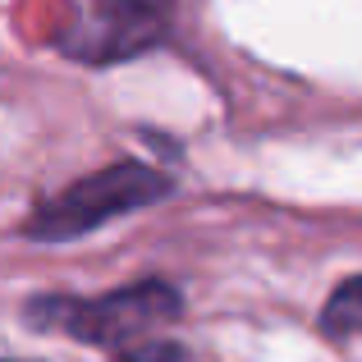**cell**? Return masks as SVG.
<instances>
[{"label": "cell", "mask_w": 362, "mask_h": 362, "mask_svg": "<svg viewBox=\"0 0 362 362\" xmlns=\"http://www.w3.org/2000/svg\"><path fill=\"white\" fill-rule=\"evenodd\" d=\"M184 312V298L170 280H133L97 298H74V293H42L23 303V317L33 330L83 339L97 349H124L133 339H147L156 326Z\"/></svg>", "instance_id": "6da1fadb"}, {"label": "cell", "mask_w": 362, "mask_h": 362, "mask_svg": "<svg viewBox=\"0 0 362 362\" xmlns=\"http://www.w3.org/2000/svg\"><path fill=\"white\" fill-rule=\"evenodd\" d=\"M170 188H175V179L160 175L147 160H115L106 170H92V175L74 179L60 193L42 197L33 206V216L23 221V239H37V243L83 239V234L101 230V225L119 221V216L170 197Z\"/></svg>", "instance_id": "7a4b0ae2"}, {"label": "cell", "mask_w": 362, "mask_h": 362, "mask_svg": "<svg viewBox=\"0 0 362 362\" xmlns=\"http://www.w3.org/2000/svg\"><path fill=\"white\" fill-rule=\"evenodd\" d=\"M175 18V0H92L64 37V51L83 64H115L151 51Z\"/></svg>", "instance_id": "3957f363"}, {"label": "cell", "mask_w": 362, "mask_h": 362, "mask_svg": "<svg viewBox=\"0 0 362 362\" xmlns=\"http://www.w3.org/2000/svg\"><path fill=\"white\" fill-rule=\"evenodd\" d=\"M321 330H326V335H335V339L362 335V275L344 280L326 298V308H321Z\"/></svg>", "instance_id": "277c9868"}, {"label": "cell", "mask_w": 362, "mask_h": 362, "mask_svg": "<svg viewBox=\"0 0 362 362\" xmlns=\"http://www.w3.org/2000/svg\"><path fill=\"white\" fill-rule=\"evenodd\" d=\"M115 362H188V354L170 339H133V344L115 349Z\"/></svg>", "instance_id": "5b68a950"}, {"label": "cell", "mask_w": 362, "mask_h": 362, "mask_svg": "<svg viewBox=\"0 0 362 362\" xmlns=\"http://www.w3.org/2000/svg\"><path fill=\"white\" fill-rule=\"evenodd\" d=\"M0 362H23V358H0Z\"/></svg>", "instance_id": "8992f818"}]
</instances>
